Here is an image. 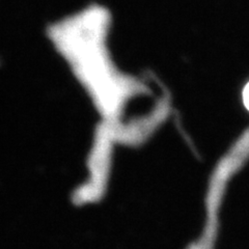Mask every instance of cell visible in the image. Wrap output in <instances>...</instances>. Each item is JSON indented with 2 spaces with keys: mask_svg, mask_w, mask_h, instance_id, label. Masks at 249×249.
<instances>
[{
  "mask_svg": "<svg viewBox=\"0 0 249 249\" xmlns=\"http://www.w3.org/2000/svg\"><path fill=\"white\" fill-rule=\"evenodd\" d=\"M243 102L245 107L249 110V82L246 84V87L243 89Z\"/></svg>",
  "mask_w": 249,
  "mask_h": 249,
  "instance_id": "obj_2",
  "label": "cell"
},
{
  "mask_svg": "<svg viewBox=\"0 0 249 249\" xmlns=\"http://www.w3.org/2000/svg\"><path fill=\"white\" fill-rule=\"evenodd\" d=\"M112 16L107 7L90 4L50 25L48 36L76 75L92 91L115 96L137 85L119 72L109 50Z\"/></svg>",
  "mask_w": 249,
  "mask_h": 249,
  "instance_id": "obj_1",
  "label": "cell"
}]
</instances>
